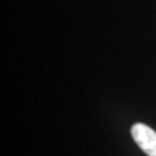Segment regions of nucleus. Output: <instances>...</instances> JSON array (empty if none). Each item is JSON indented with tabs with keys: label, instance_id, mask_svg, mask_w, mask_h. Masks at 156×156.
Wrapping results in <instances>:
<instances>
[{
	"label": "nucleus",
	"instance_id": "f257e3e1",
	"mask_svg": "<svg viewBox=\"0 0 156 156\" xmlns=\"http://www.w3.org/2000/svg\"><path fill=\"white\" fill-rule=\"evenodd\" d=\"M131 135L138 147L148 156H156V131L144 124H134Z\"/></svg>",
	"mask_w": 156,
	"mask_h": 156
}]
</instances>
